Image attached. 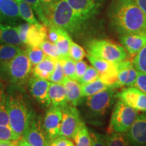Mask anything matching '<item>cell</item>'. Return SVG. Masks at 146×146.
I'll list each match as a JSON object with an SVG mask.
<instances>
[{
    "label": "cell",
    "mask_w": 146,
    "mask_h": 146,
    "mask_svg": "<svg viewBox=\"0 0 146 146\" xmlns=\"http://www.w3.org/2000/svg\"><path fill=\"white\" fill-rule=\"evenodd\" d=\"M108 16L112 27L120 35H146V15L133 0H113Z\"/></svg>",
    "instance_id": "1"
},
{
    "label": "cell",
    "mask_w": 146,
    "mask_h": 146,
    "mask_svg": "<svg viewBox=\"0 0 146 146\" xmlns=\"http://www.w3.org/2000/svg\"><path fill=\"white\" fill-rule=\"evenodd\" d=\"M5 106L11 129L16 134L23 136L35 113L27 97L17 85L8 90L5 98Z\"/></svg>",
    "instance_id": "2"
},
{
    "label": "cell",
    "mask_w": 146,
    "mask_h": 146,
    "mask_svg": "<svg viewBox=\"0 0 146 146\" xmlns=\"http://www.w3.org/2000/svg\"><path fill=\"white\" fill-rule=\"evenodd\" d=\"M50 27L54 26L66 31L73 36H78L85 31L87 22L72 10L66 0H58L48 17Z\"/></svg>",
    "instance_id": "3"
},
{
    "label": "cell",
    "mask_w": 146,
    "mask_h": 146,
    "mask_svg": "<svg viewBox=\"0 0 146 146\" xmlns=\"http://www.w3.org/2000/svg\"><path fill=\"white\" fill-rule=\"evenodd\" d=\"M116 89L108 88L93 96L83 98L85 116L91 124L102 125L114 105Z\"/></svg>",
    "instance_id": "4"
},
{
    "label": "cell",
    "mask_w": 146,
    "mask_h": 146,
    "mask_svg": "<svg viewBox=\"0 0 146 146\" xmlns=\"http://www.w3.org/2000/svg\"><path fill=\"white\" fill-rule=\"evenodd\" d=\"M32 66L26 51L22 50L12 60L0 61V75L4 80L20 86L28 79Z\"/></svg>",
    "instance_id": "5"
},
{
    "label": "cell",
    "mask_w": 146,
    "mask_h": 146,
    "mask_svg": "<svg viewBox=\"0 0 146 146\" xmlns=\"http://www.w3.org/2000/svg\"><path fill=\"white\" fill-rule=\"evenodd\" d=\"M85 47L88 54L113 63L120 62L128 58V52L123 45L110 40L92 39Z\"/></svg>",
    "instance_id": "6"
},
{
    "label": "cell",
    "mask_w": 146,
    "mask_h": 146,
    "mask_svg": "<svg viewBox=\"0 0 146 146\" xmlns=\"http://www.w3.org/2000/svg\"><path fill=\"white\" fill-rule=\"evenodd\" d=\"M137 116L138 111L118 100L113 107L108 133H127Z\"/></svg>",
    "instance_id": "7"
},
{
    "label": "cell",
    "mask_w": 146,
    "mask_h": 146,
    "mask_svg": "<svg viewBox=\"0 0 146 146\" xmlns=\"http://www.w3.org/2000/svg\"><path fill=\"white\" fill-rule=\"evenodd\" d=\"M62 119L59 136H64L68 139H72L80 124L83 120L81 119L79 111L76 106L67 104L62 108Z\"/></svg>",
    "instance_id": "8"
},
{
    "label": "cell",
    "mask_w": 146,
    "mask_h": 146,
    "mask_svg": "<svg viewBox=\"0 0 146 146\" xmlns=\"http://www.w3.org/2000/svg\"><path fill=\"white\" fill-rule=\"evenodd\" d=\"M23 137L32 146L48 145L50 141L45 131L41 116L35 115Z\"/></svg>",
    "instance_id": "9"
},
{
    "label": "cell",
    "mask_w": 146,
    "mask_h": 146,
    "mask_svg": "<svg viewBox=\"0 0 146 146\" xmlns=\"http://www.w3.org/2000/svg\"><path fill=\"white\" fill-rule=\"evenodd\" d=\"M115 98L140 112H146V94L133 87L124 88L116 93Z\"/></svg>",
    "instance_id": "10"
},
{
    "label": "cell",
    "mask_w": 146,
    "mask_h": 146,
    "mask_svg": "<svg viewBox=\"0 0 146 146\" xmlns=\"http://www.w3.org/2000/svg\"><path fill=\"white\" fill-rule=\"evenodd\" d=\"M62 119V110L60 107L51 106L43 118V127L49 141L59 137Z\"/></svg>",
    "instance_id": "11"
},
{
    "label": "cell",
    "mask_w": 146,
    "mask_h": 146,
    "mask_svg": "<svg viewBox=\"0 0 146 146\" xmlns=\"http://www.w3.org/2000/svg\"><path fill=\"white\" fill-rule=\"evenodd\" d=\"M125 135L131 146H146V112L137 116Z\"/></svg>",
    "instance_id": "12"
},
{
    "label": "cell",
    "mask_w": 146,
    "mask_h": 146,
    "mask_svg": "<svg viewBox=\"0 0 146 146\" xmlns=\"http://www.w3.org/2000/svg\"><path fill=\"white\" fill-rule=\"evenodd\" d=\"M50 81L33 76L29 78V89L32 96L45 107H50L51 100L49 96Z\"/></svg>",
    "instance_id": "13"
},
{
    "label": "cell",
    "mask_w": 146,
    "mask_h": 146,
    "mask_svg": "<svg viewBox=\"0 0 146 146\" xmlns=\"http://www.w3.org/2000/svg\"><path fill=\"white\" fill-rule=\"evenodd\" d=\"M80 17L86 21L93 19L102 5L96 0H66Z\"/></svg>",
    "instance_id": "14"
},
{
    "label": "cell",
    "mask_w": 146,
    "mask_h": 146,
    "mask_svg": "<svg viewBox=\"0 0 146 146\" xmlns=\"http://www.w3.org/2000/svg\"><path fill=\"white\" fill-rule=\"evenodd\" d=\"M21 21L15 0H0V22L16 27L21 24Z\"/></svg>",
    "instance_id": "15"
},
{
    "label": "cell",
    "mask_w": 146,
    "mask_h": 146,
    "mask_svg": "<svg viewBox=\"0 0 146 146\" xmlns=\"http://www.w3.org/2000/svg\"><path fill=\"white\" fill-rule=\"evenodd\" d=\"M120 42L131 55H135L146 45V35L129 34L120 36Z\"/></svg>",
    "instance_id": "16"
},
{
    "label": "cell",
    "mask_w": 146,
    "mask_h": 146,
    "mask_svg": "<svg viewBox=\"0 0 146 146\" xmlns=\"http://www.w3.org/2000/svg\"><path fill=\"white\" fill-rule=\"evenodd\" d=\"M48 28L43 24L30 25L27 35L26 45L29 46H40L47 38Z\"/></svg>",
    "instance_id": "17"
},
{
    "label": "cell",
    "mask_w": 146,
    "mask_h": 146,
    "mask_svg": "<svg viewBox=\"0 0 146 146\" xmlns=\"http://www.w3.org/2000/svg\"><path fill=\"white\" fill-rule=\"evenodd\" d=\"M62 83L66 91L67 101L69 104L76 107L81 104L83 98L82 96L81 85L78 82L65 77Z\"/></svg>",
    "instance_id": "18"
},
{
    "label": "cell",
    "mask_w": 146,
    "mask_h": 146,
    "mask_svg": "<svg viewBox=\"0 0 146 146\" xmlns=\"http://www.w3.org/2000/svg\"><path fill=\"white\" fill-rule=\"evenodd\" d=\"M49 96L51 100V106L62 108L68 104L67 101L66 91L62 83H50Z\"/></svg>",
    "instance_id": "19"
},
{
    "label": "cell",
    "mask_w": 146,
    "mask_h": 146,
    "mask_svg": "<svg viewBox=\"0 0 146 146\" xmlns=\"http://www.w3.org/2000/svg\"><path fill=\"white\" fill-rule=\"evenodd\" d=\"M56 60L50 56H45L41 62L35 66L33 74L35 77L49 80L56 68Z\"/></svg>",
    "instance_id": "20"
},
{
    "label": "cell",
    "mask_w": 146,
    "mask_h": 146,
    "mask_svg": "<svg viewBox=\"0 0 146 146\" xmlns=\"http://www.w3.org/2000/svg\"><path fill=\"white\" fill-rule=\"evenodd\" d=\"M0 43L21 46L23 45L16 27L0 22Z\"/></svg>",
    "instance_id": "21"
},
{
    "label": "cell",
    "mask_w": 146,
    "mask_h": 146,
    "mask_svg": "<svg viewBox=\"0 0 146 146\" xmlns=\"http://www.w3.org/2000/svg\"><path fill=\"white\" fill-rule=\"evenodd\" d=\"M75 146H91L89 130L83 121L81 122L72 138Z\"/></svg>",
    "instance_id": "22"
},
{
    "label": "cell",
    "mask_w": 146,
    "mask_h": 146,
    "mask_svg": "<svg viewBox=\"0 0 146 146\" xmlns=\"http://www.w3.org/2000/svg\"><path fill=\"white\" fill-rule=\"evenodd\" d=\"M17 3L19 13L22 19L30 25H38L39 24L35 16L32 7L29 3L25 2L23 0H15Z\"/></svg>",
    "instance_id": "23"
},
{
    "label": "cell",
    "mask_w": 146,
    "mask_h": 146,
    "mask_svg": "<svg viewBox=\"0 0 146 146\" xmlns=\"http://www.w3.org/2000/svg\"><path fill=\"white\" fill-rule=\"evenodd\" d=\"M72 39H71L70 34L64 29L59 28V36H58L56 45L61 53L62 57H70L69 56V49Z\"/></svg>",
    "instance_id": "24"
},
{
    "label": "cell",
    "mask_w": 146,
    "mask_h": 146,
    "mask_svg": "<svg viewBox=\"0 0 146 146\" xmlns=\"http://www.w3.org/2000/svg\"><path fill=\"white\" fill-rule=\"evenodd\" d=\"M81 87L83 98L93 96L108 88V87L100 78L94 81L81 85Z\"/></svg>",
    "instance_id": "25"
},
{
    "label": "cell",
    "mask_w": 146,
    "mask_h": 146,
    "mask_svg": "<svg viewBox=\"0 0 146 146\" xmlns=\"http://www.w3.org/2000/svg\"><path fill=\"white\" fill-rule=\"evenodd\" d=\"M106 146H131L125 133H108L106 135Z\"/></svg>",
    "instance_id": "26"
},
{
    "label": "cell",
    "mask_w": 146,
    "mask_h": 146,
    "mask_svg": "<svg viewBox=\"0 0 146 146\" xmlns=\"http://www.w3.org/2000/svg\"><path fill=\"white\" fill-rule=\"evenodd\" d=\"M131 64H132V62L127 59L120 62L116 63L118 69V89L125 87L128 74H129V68Z\"/></svg>",
    "instance_id": "27"
},
{
    "label": "cell",
    "mask_w": 146,
    "mask_h": 146,
    "mask_svg": "<svg viewBox=\"0 0 146 146\" xmlns=\"http://www.w3.org/2000/svg\"><path fill=\"white\" fill-rule=\"evenodd\" d=\"M86 56L92 66L94 67L100 73H104L110 70L116 64L101 58H96L89 54H86Z\"/></svg>",
    "instance_id": "28"
},
{
    "label": "cell",
    "mask_w": 146,
    "mask_h": 146,
    "mask_svg": "<svg viewBox=\"0 0 146 146\" xmlns=\"http://www.w3.org/2000/svg\"><path fill=\"white\" fill-rule=\"evenodd\" d=\"M22 50L20 46L10 44H0V61L12 60Z\"/></svg>",
    "instance_id": "29"
},
{
    "label": "cell",
    "mask_w": 146,
    "mask_h": 146,
    "mask_svg": "<svg viewBox=\"0 0 146 146\" xmlns=\"http://www.w3.org/2000/svg\"><path fill=\"white\" fill-rule=\"evenodd\" d=\"M26 53L30 60L33 66L38 64L46 56V55L39 46H29L27 47Z\"/></svg>",
    "instance_id": "30"
},
{
    "label": "cell",
    "mask_w": 146,
    "mask_h": 146,
    "mask_svg": "<svg viewBox=\"0 0 146 146\" xmlns=\"http://www.w3.org/2000/svg\"><path fill=\"white\" fill-rule=\"evenodd\" d=\"M5 98L6 94L3 85L0 83V125L10 127L8 114L5 106Z\"/></svg>",
    "instance_id": "31"
},
{
    "label": "cell",
    "mask_w": 146,
    "mask_h": 146,
    "mask_svg": "<svg viewBox=\"0 0 146 146\" xmlns=\"http://www.w3.org/2000/svg\"><path fill=\"white\" fill-rule=\"evenodd\" d=\"M58 60H59L62 65L66 77L76 81L75 62L70 57L62 58Z\"/></svg>",
    "instance_id": "32"
},
{
    "label": "cell",
    "mask_w": 146,
    "mask_h": 146,
    "mask_svg": "<svg viewBox=\"0 0 146 146\" xmlns=\"http://www.w3.org/2000/svg\"><path fill=\"white\" fill-rule=\"evenodd\" d=\"M132 64L138 72L146 74V45L135 54L132 60Z\"/></svg>",
    "instance_id": "33"
},
{
    "label": "cell",
    "mask_w": 146,
    "mask_h": 146,
    "mask_svg": "<svg viewBox=\"0 0 146 146\" xmlns=\"http://www.w3.org/2000/svg\"><path fill=\"white\" fill-rule=\"evenodd\" d=\"M41 50L44 52L45 55L50 56L56 60H60L62 58V55L59 49L58 48L56 43H52L50 41H44L40 45Z\"/></svg>",
    "instance_id": "34"
},
{
    "label": "cell",
    "mask_w": 146,
    "mask_h": 146,
    "mask_svg": "<svg viewBox=\"0 0 146 146\" xmlns=\"http://www.w3.org/2000/svg\"><path fill=\"white\" fill-rule=\"evenodd\" d=\"M69 56L74 62H77L83 60L86 56V53L83 47L72 41L69 49Z\"/></svg>",
    "instance_id": "35"
},
{
    "label": "cell",
    "mask_w": 146,
    "mask_h": 146,
    "mask_svg": "<svg viewBox=\"0 0 146 146\" xmlns=\"http://www.w3.org/2000/svg\"><path fill=\"white\" fill-rule=\"evenodd\" d=\"M21 136L14 133L10 127L0 125V140L5 141H18Z\"/></svg>",
    "instance_id": "36"
},
{
    "label": "cell",
    "mask_w": 146,
    "mask_h": 146,
    "mask_svg": "<svg viewBox=\"0 0 146 146\" xmlns=\"http://www.w3.org/2000/svg\"><path fill=\"white\" fill-rule=\"evenodd\" d=\"M100 78V72L96 70L94 67L89 66L87 68L86 72L83 74V76L78 80V83L80 85H83L90 82L94 81L95 80Z\"/></svg>",
    "instance_id": "37"
},
{
    "label": "cell",
    "mask_w": 146,
    "mask_h": 146,
    "mask_svg": "<svg viewBox=\"0 0 146 146\" xmlns=\"http://www.w3.org/2000/svg\"><path fill=\"white\" fill-rule=\"evenodd\" d=\"M66 77L64 72V69L62 65L59 60H56V68L54 72L52 73V76H50V81L52 83H62L64 78Z\"/></svg>",
    "instance_id": "38"
},
{
    "label": "cell",
    "mask_w": 146,
    "mask_h": 146,
    "mask_svg": "<svg viewBox=\"0 0 146 146\" xmlns=\"http://www.w3.org/2000/svg\"><path fill=\"white\" fill-rule=\"evenodd\" d=\"M23 1H25V2L28 3L31 5V6L33 9L34 10L35 12L36 15L38 16L40 21L43 23V25H45V26L48 28L49 23L44 16V14H43V10H42L41 4H40L39 2V0H23Z\"/></svg>",
    "instance_id": "39"
},
{
    "label": "cell",
    "mask_w": 146,
    "mask_h": 146,
    "mask_svg": "<svg viewBox=\"0 0 146 146\" xmlns=\"http://www.w3.org/2000/svg\"><path fill=\"white\" fill-rule=\"evenodd\" d=\"M89 133L91 139V146H106V135L97 133L92 130H89Z\"/></svg>",
    "instance_id": "40"
},
{
    "label": "cell",
    "mask_w": 146,
    "mask_h": 146,
    "mask_svg": "<svg viewBox=\"0 0 146 146\" xmlns=\"http://www.w3.org/2000/svg\"><path fill=\"white\" fill-rule=\"evenodd\" d=\"M133 87L146 94V74L138 72L137 76Z\"/></svg>",
    "instance_id": "41"
},
{
    "label": "cell",
    "mask_w": 146,
    "mask_h": 146,
    "mask_svg": "<svg viewBox=\"0 0 146 146\" xmlns=\"http://www.w3.org/2000/svg\"><path fill=\"white\" fill-rule=\"evenodd\" d=\"M58 0H39V2L40 4H41V7L42 10H43V14H44V16L47 19V21H48V23L49 15H50L52 8L54 7V4ZM49 27H50V23H49Z\"/></svg>",
    "instance_id": "42"
},
{
    "label": "cell",
    "mask_w": 146,
    "mask_h": 146,
    "mask_svg": "<svg viewBox=\"0 0 146 146\" xmlns=\"http://www.w3.org/2000/svg\"><path fill=\"white\" fill-rule=\"evenodd\" d=\"M29 26H30V24L23 23V24H20V25H18V26L15 27L16 30H17L20 39L21 40L22 43H23V45H26L27 35V32H28Z\"/></svg>",
    "instance_id": "43"
},
{
    "label": "cell",
    "mask_w": 146,
    "mask_h": 146,
    "mask_svg": "<svg viewBox=\"0 0 146 146\" xmlns=\"http://www.w3.org/2000/svg\"><path fill=\"white\" fill-rule=\"evenodd\" d=\"M76 72H75V78L76 81H78L80 78L82 77L85 72H86L87 68L89 67L86 62L83 60L75 62Z\"/></svg>",
    "instance_id": "44"
},
{
    "label": "cell",
    "mask_w": 146,
    "mask_h": 146,
    "mask_svg": "<svg viewBox=\"0 0 146 146\" xmlns=\"http://www.w3.org/2000/svg\"><path fill=\"white\" fill-rule=\"evenodd\" d=\"M137 73L138 71L134 68L133 64H131L129 68V74H128V78L125 84V87H133L137 76Z\"/></svg>",
    "instance_id": "45"
},
{
    "label": "cell",
    "mask_w": 146,
    "mask_h": 146,
    "mask_svg": "<svg viewBox=\"0 0 146 146\" xmlns=\"http://www.w3.org/2000/svg\"><path fill=\"white\" fill-rule=\"evenodd\" d=\"M58 36H59V28L58 27L54 26L49 27L48 33H47V38L49 39V41L56 43L58 40Z\"/></svg>",
    "instance_id": "46"
},
{
    "label": "cell",
    "mask_w": 146,
    "mask_h": 146,
    "mask_svg": "<svg viewBox=\"0 0 146 146\" xmlns=\"http://www.w3.org/2000/svg\"><path fill=\"white\" fill-rule=\"evenodd\" d=\"M55 146H75L70 139L64 136H59L54 140Z\"/></svg>",
    "instance_id": "47"
},
{
    "label": "cell",
    "mask_w": 146,
    "mask_h": 146,
    "mask_svg": "<svg viewBox=\"0 0 146 146\" xmlns=\"http://www.w3.org/2000/svg\"><path fill=\"white\" fill-rule=\"evenodd\" d=\"M146 15V0H133Z\"/></svg>",
    "instance_id": "48"
},
{
    "label": "cell",
    "mask_w": 146,
    "mask_h": 146,
    "mask_svg": "<svg viewBox=\"0 0 146 146\" xmlns=\"http://www.w3.org/2000/svg\"><path fill=\"white\" fill-rule=\"evenodd\" d=\"M18 141H5L1 140L0 141V146H17Z\"/></svg>",
    "instance_id": "49"
},
{
    "label": "cell",
    "mask_w": 146,
    "mask_h": 146,
    "mask_svg": "<svg viewBox=\"0 0 146 146\" xmlns=\"http://www.w3.org/2000/svg\"><path fill=\"white\" fill-rule=\"evenodd\" d=\"M17 146H32L30 143H29L25 139H20L19 140H18L17 142Z\"/></svg>",
    "instance_id": "50"
},
{
    "label": "cell",
    "mask_w": 146,
    "mask_h": 146,
    "mask_svg": "<svg viewBox=\"0 0 146 146\" xmlns=\"http://www.w3.org/2000/svg\"><path fill=\"white\" fill-rule=\"evenodd\" d=\"M47 146H55V143H54V141L53 140V141H51L49 142V144Z\"/></svg>",
    "instance_id": "51"
},
{
    "label": "cell",
    "mask_w": 146,
    "mask_h": 146,
    "mask_svg": "<svg viewBox=\"0 0 146 146\" xmlns=\"http://www.w3.org/2000/svg\"><path fill=\"white\" fill-rule=\"evenodd\" d=\"M1 141V140H0V141Z\"/></svg>",
    "instance_id": "52"
}]
</instances>
